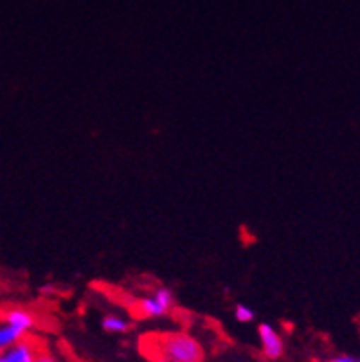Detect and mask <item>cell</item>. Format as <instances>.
Returning <instances> with one entry per match:
<instances>
[{"mask_svg":"<svg viewBox=\"0 0 360 362\" xmlns=\"http://www.w3.org/2000/svg\"><path fill=\"white\" fill-rule=\"evenodd\" d=\"M257 335H260V342H262V351L267 358L276 361V358L281 357L283 350H285V344H283L281 335L274 330L272 325L262 322L260 328H257Z\"/></svg>","mask_w":360,"mask_h":362,"instance_id":"277c9868","label":"cell"},{"mask_svg":"<svg viewBox=\"0 0 360 362\" xmlns=\"http://www.w3.org/2000/svg\"><path fill=\"white\" fill-rule=\"evenodd\" d=\"M234 317L240 322H250L254 319V310L252 308L245 307V305H238V307L234 308Z\"/></svg>","mask_w":360,"mask_h":362,"instance_id":"ba28073f","label":"cell"},{"mask_svg":"<svg viewBox=\"0 0 360 362\" xmlns=\"http://www.w3.org/2000/svg\"><path fill=\"white\" fill-rule=\"evenodd\" d=\"M103 328L110 334H123L130 328V322L127 319L119 317V315H105L103 319Z\"/></svg>","mask_w":360,"mask_h":362,"instance_id":"52a82bcc","label":"cell"},{"mask_svg":"<svg viewBox=\"0 0 360 362\" xmlns=\"http://www.w3.org/2000/svg\"><path fill=\"white\" fill-rule=\"evenodd\" d=\"M139 350L151 362H202V344L186 332H150L139 342Z\"/></svg>","mask_w":360,"mask_h":362,"instance_id":"6da1fadb","label":"cell"},{"mask_svg":"<svg viewBox=\"0 0 360 362\" xmlns=\"http://www.w3.org/2000/svg\"><path fill=\"white\" fill-rule=\"evenodd\" d=\"M0 321L9 325L11 328H15L22 335H28L29 330L35 327V317H33L31 312L20 307H11L2 312L0 314Z\"/></svg>","mask_w":360,"mask_h":362,"instance_id":"5b68a950","label":"cell"},{"mask_svg":"<svg viewBox=\"0 0 360 362\" xmlns=\"http://www.w3.org/2000/svg\"><path fill=\"white\" fill-rule=\"evenodd\" d=\"M326 362H360V358L349 357V355H341V357L330 358V361H326Z\"/></svg>","mask_w":360,"mask_h":362,"instance_id":"30bf717a","label":"cell"},{"mask_svg":"<svg viewBox=\"0 0 360 362\" xmlns=\"http://www.w3.org/2000/svg\"><path fill=\"white\" fill-rule=\"evenodd\" d=\"M35 362H58V358H56L54 355H52L49 350L42 348V350H40V354L36 355V361Z\"/></svg>","mask_w":360,"mask_h":362,"instance_id":"9c48e42d","label":"cell"},{"mask_svg":"<svg viewBox=\"0 0 360 362\" xmlns=\"http://www.w3.org/2000/svg\"><path fill=\"white\" fill-rule=\"evenodd\" d=\"M44 344L28 334L15 344L0 351V362H35Z\"/></svg>","mask_w":360,"mask_h":362,"instance_id":"3957f363","label":"cell"},{"mask_svg":"<svg viewBox=\"0 0 360 362\" xmlns=\"http://www.w3.org/2000/svg\"><path fill=\"white\" fill-rule=\"evenodd\" d=\"M173 307V294L170 288H157L150 298L137 299L130 307V314L137 319L161 317Z\"/></svg>","mask_w":360,"mask_h":362,"instance_id":"7a4b0ae2","label":"cell"},{"mask_svg":"<svg viewBox=\"0 0 360 362\" xmlns=\"http://www.w3.org/2000/svg\"><path fill=\"white\" fill-rule=\"evenodd\" d=\"M22 337H25V335H22L20 332H16L15 328H11L9 325L0 321V351L6 350V348L11 346V344H15V342L20 341Z\"/></svg>","mask_w":360,"mask_h":362,"instance_id":"8992f818","label":"cell"}]
</instances>
